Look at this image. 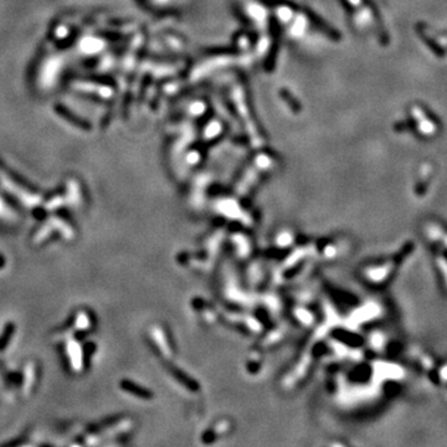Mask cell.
<instances>
[{
	"label": "cell",
	"instance_id": "obj_1",
	"mask_svg": "<svg viewBox=\"0 0 447 447\" xmlns=\"http://www.w3.org/2000/svg\"><path fill=\"white\" fill-rule=\"evenodd\" d=\"M15 331V325L13 323H8L4 329L3 334L0 336V352H3L6 347H8L9 342L11 340V337L14 334Z\"/></svg>",
	"mask_w": 447,
	"mask_h": 447
}]
</instances>
